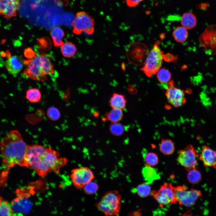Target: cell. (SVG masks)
<instances>
[{
  "instance_id": "d6a6232c",
  "label": "cell",
  "mask_w": 216,
  "mask_h": 216,
  "mask_svg": "<svg viewBox=\"0 0 216 216\" xmlns=\"http://www.w3.org/2000/svg\"><path fill=\"white\" fill-rule=\"evenodd\" d=\"M109 130L110 133L113 135L118 136L122 135L124 130V126L119 122L112 123Z\"/></svg>"
},
{
  "instance_id": "1f68e13d",
  "label": "cell",
  "mask_w": 216,
  "mask_h": 216,
  "mask_svg": "<svg viewBox=\"0 0 216 216\" xmlns=\"http://www.w3.org/2000/svg\"><path fill=\"white\" fill-rule=\"evenodd\" d=\"M151 190V187L149 184L145 182L139 184L137 187L136 192L140 197H145L150 194Z\"/></svg>"
},
{
  "instance_id": "7a4b0ae2",
  "label": "cell",
  "mask_w": 216,
  "mask_h": 216,
  "mask_svg": "<svg viewBox=\"0 0 216 216\" xmlns=\"http://www.w3.org/2000/svg\"><path fill=\"white\" fill-rule=\"evenodd\" d=\"M23 62L27 65L24 74L32 80L43 82L54 72L50 58L44 54L37 55Z\"/></svg>"
},
{
  "instance_id": "d6986e66",
  "label": "cell",
  "mask_w": 216,
  "mask_h": 216,
  "mask_svg": "<svg viewBox=\"0 0 216 216\" xmlns=\"http://www.w3.org/2000/svg\"><path fill=\"white\" fill-rule=\"evenodd\" d=\"M127 102L125 96L122 94L114 93L111 97L109 103L112 108L123 110L126 106Z\"/></svg>"
},
{
  "instance_id": "9a60e30c",
  "label": "cell",
  "mask_w": 216,
  "mask_h": 216,
  "mask_svg": "<svg viewBox=\"0 0 216 216\" xmlns=\"http://www.w3.org/2000/svg\"><path fill=\"white\" fill-rule=\"evenodd\" d=\"M200 44L207 50L216 52V25L208 26L200 35Z\"/></svg>"
},
{
  "instance_id": "9c48e42d",
  "label": "cell",
  "mask_w": 216,
  "mask_h": 216,
  "mask_svg": "<svg viewBox=\"0 0 216 216\" xmlns=\"http://www.w3.org/2000/svg\"><path fill=\"white\" fill-rule=\"evenodd\" d=\"M175 196L180 205L187 207L193 206L197 200L202 195L201 192L193 188L188 190L185 186H179L174 187Z\"/></svg>"
},
{
  "instance_id": "8d00e7d4",
  "label": "cell",
  "mask_w": 216,
  "mask_h": 216,
  "mask_svg": "<svg viewBox=\"0 0 216 216\" xmlns=\"http://www.w3.org/2000/svg\"><path fill=\"white\" fill-rule=\"evenodd\" d=\"M25 54L26 57L29 58H32L35 56L34 51L30 48L26 49L25 51Z\"/></svg>"
},
{
  "instance_id": "6da1fadb",
  "label": "cell",
  "mask_w": 216,
  "mask_h": 216,
  "mask_svg": "<svg viewBox=\"0 0 216 216\" xmlns=\"http://www.w3.org/2000/svg\"><path fill=\"white\" fill-rule=\"evenodd\" d=\"M27 146L16 130L11 131L0 142V151L5 168L3 178L7 176L10 169L16 165L26 167L25 156Z\"/></svg>"
},
{
  "instance_id": "5bb4252c",
  "label": "cell",
  "mask_w": 216,
  "mask_h": 216,
  "mask_svg": "<svg viewBox=\"0 0 216 216\" xmlns=\"http://www.w3.org/2000/svg\"><path fill=\"white\" fill-rule=\"evenodd\" d=\"M127 51V57L130 62L135 64H143L148 55L146 46L141 43H135L130 45Z\"/></svg>"
},
{
  "instance_id": "d4e9b609",
  "label": "cell",
  "mask_w": 216,
  "mask_h": 216,
  "mask_svg": "<svg viewBox=\"0 0 216 216\" xmlns=\"http://www.w3.org/2000/svg\"><path fill=\"white\" fill-rule=\"evenodd\" d=\"M77 48L75 45L71 42H67L61 46V52L63 56L66 58H71L75 54Z\"/></svg>"
},
{
  "instance_id": "74e56055",
  "label": "cell",
  "mask_w": 216,
  "mask_h": 216,
  "mask_svg": "<svg viewBox=\"0 0 216 216\" xmlns=\"http://www.w3.org/2000/svg\"><path fill=\"white\" fill-rule=\"evenodd\" d=\"M208 6V3H205L197 5V8L198 9L206 10L207 9Z\"/></svg>"
},
{
  "instance_id": "277c9868",
  "label": "cell",
  "mask_w": 216,
  "mask_h": 216,
  "mask_svg": "<svg viewBox=\"0 0 216 216\" xmlns=\"http://www.w3.org/2000/svg\"><path fill=\"white\" fill-rule=\"evenodd\" d=\"M67 159L60 157L58 151L50 147L47 148L42 161L40 176H46L52 172L58 173L61 168L67 163Z\"/></svg>"
},
{
  "instance_id": "8992f818",
  "label": "cell",
  "mask_w": 216,
  "mask_h": 216,
  "mask_svg": "<svg viewBox=\"0 0 216 216\" xmlns=\"http://www.w3.org/2000/svg\"><path fill=\"white\" fill-rule=\"evenodd\" d=\"M159 42L157 41L148 54L141 70L148 77L155 74L162 65L164 54L159 47Z\"/></svg>"
},
{
  "instance_id": "e0dca14e",
  "label": "cell",
  "mask_w": 216,
  "mask_h": 216,
  "mask_svg": "<svg viewBox=\"0 0 216 216\" xmlns=\"http://www.w3.org/2000/svg\"><path fill=\"white\" fill-rule=\"evenodd\" d=\"M199 156L205 166L213 167L216 169V151L204 146Z\"/></svg>"
},
{
  "instance_id": "603a6c76",
  "label": "cell",
  "mask_w": 216,
  "mask_h": 216,
  "mask_svg": "<svg viewBox=\"0 0 216 216\" xmlns=\"http://www.w3.org/2000/svg\"><path fill=\"white\" fill-rule=\"evenodd\" d=\"M106 118L112 123L119 122L122 119L123 113L122 110L112 108L109 111L106 113Z\"/></svg>"
},
{
  "instance_id": "484cf974",
  "label": "cell",
  "mask_w": 216,
  "mask_h": 216,
  "mask_svg": "<svg viewBox=\"0 0 216 216\" xmlns=\"http://www.w3.org/2000/svg\"><path fill=\"white\" fill-rule=\"evenodd\" d=\"M172 36L176 41L179 43H182L187 38L188 32L187 29L184 27L179 26L173 30Z\"/></svg>"
},
{
  "instance_id": "7402d4cb",
  "label": "cell",
  "mask_w": 216,
  "mask_h": 216,
  "mask_svg": "<svg viewBox=\"0 0 216 216\" xmlns=\"http://www.w3.org/2000/svg\"><path fill=\"white\" fill-rule=\"evenodd\" d=\"M50 34L55 46H61L64 43L62 39L64 36L63 30L58 26H55L50 30Z\"/></svg>"
},
{
  "instance_id": "f546056e",
  "label": "cell",
  "mask_w": 216,
  "mask_h": 216,
  "mask_svg": "<svg viewBox=\"0 0 216 216\" xmlns=\"http://www.w3.org/2000/svg\"><path fill=\"white\" fill-rule=\"evenodd\" d=\"M0 216H16L10 204L7 201H2L0 204Z\"/></svg>"
},
{
  "instance_id": "836d02e7",
  "label": "cell",
  "mask_w": 216,
  "mask_h": 216,
  "mask_svg": "<svg viewBox=\"0 0 216 216\" xmlns=\"http://www.w3.org/2000/svg\"><path fill=\"white\" fill-rule=\"evenodd\" d=\"M98 188V184L92 180L86 184L82 188L84 192L88 195L94 194L97 191Z\"/></svg>"
},
{
  "instance_id": "4fadbf2b",
  "label": "cell",
  "mask_w": 216,
  "mask_h": 216,
  "mask_svg": "<svg viewBox=\"0 0 216 216\" xmlns=\"http://www.w3.org/2000/svg\"><path fill=\"white\" fill-rule=\"evenodd\" d=\"M166 96L168 102L174 107H179L186 102L184 91L174 86L173 81H170L165 87Z\"/></svg>"
},
{
  "instance_id": "44dd1931",
  "label": "cell",
  "mask_w": 216,
  "mask_h": 216,
  "mask_svg": "<svg viewBox=\"0 0 216 216\" xmlns=\"http://www.w3.org/2000/svg\"><path fill=\"white\" fill-rule=\"evenodd\" d=\"M142 173L145 180L146 181V182L148 184L160 178L156 170L148 165H146L142 169Z\"/></svg>"
},
{
  "instance_id": "4dcf8cb0",
  "label": "cell",
  "mask_w": 216,
  "mask_h": 216,
  "mask_svg": "<svg viewBox=\"0 0 216 216\" xmlns=\"http://www.w3.org/2000/svg\"><path fill=\"white\" fill-rule=\"evenodd\" d=\"M202 178V175L197 169L188 171L187 174V179L189 182L195 184L199 183Z\"/></svg>"
},
{
  "instance_id": "ac0fdd59",
  "label": "cell",
  "mask_w": 216,
  "mask_h": 216,
  "mask_svg": "<svg viewBox=\"0 0 216 216\" xmlns=\"http://www.w3.org/2000/svg\"><path fill=\"white\" fill-rule=\"evenodd\" d=\"M23 62L17 56H14L6 61L5 67L8 72L12 75L18 74L23 68Z\"/></svg>"
},
{
  "instance_id": "f35d334b",
  "label": "cell",
  "mask_w": 216,
  "mask_h": 216,
  "mask_svg": "<svg viewBox=\"0 0 216 216\" xmlns=\"http://www.w3.org/2000/svg\"><path fill=\"white\" fill-rule=\"evenodd\" d=\"M3 201V198H2L0 196V204L1 203V202Z\"/></svg>"
},
{
  "instance_id": "cb8c5ba5",
  "label": "cell",
  "mask_w": 216,
  "mask_h": 216,
  "mask_svg": "<svg viewBox=\"0 0 216 216\" xmlns=\"http://www.w3.org/2000/svg\"><path fill=\"white\" fill-rule=\"evenodd\" d=\"M175 149V144L172 140L168 139L162 140L160 144L159 149L164 154H171L174 152Z\"/></svg>"
},
{
  "instance_id": "5b68a950",
  "label": "cell",
  "mask_w": 216,
  "mask_h": 216,
  "mask_svg": "<svg viewBox=\"0 0 216 216\" xmlns=\"http://www.w3.org/2000/svg\"><path fill=\"white\" fill-rule=\"evenodd\" d=\"M121 196L117 190L106 192L100 200L96 204V207L106 216H116L120 213Z\"/></svg>"
},
{
  "instance_id": "4316f807",
  "label": "cell",
  "mask_w": 216,
  "mask_h": 216,
  "mask_svg": "<svg viewBox=\"0 0 216 216\" xmlns=\"http://www.w3.org/2000/svg\"><path fill=\"white\" fill-rule=\"evenodd\" d=\"M143 152V157L146 165L152 166L158 164V158L155 153L152 152H147L144 150Z\"/></svg>"
},
{
  "instance_id": "d590c367",
  "label": "cell",
  "mask_w": 216,
  "mask_h": 216,
  "mask_svg": "<svg viewBox=\"0 0 216 216\" xmlns=\"http://www.w3.org/2000/svg\"><path fill=\"white\" fill-rule=\"evenodd\" d=\"M144 0H125L127 6L130 8H133L139 5Z\"/></svg>"
},
{
  "instance_id": "2e32d148",
  "label": "cell",
  "mask_w": 216,
  "mask_h": 216,
  "mask_svg": "<svg viewBox=\"0 0 216 216\" xmlns=\"http://www.w3.org/2000/svg\"><path fill=\"white\" fill-rule=\"evenodd\" d=\"M20 0H0V15L8 20L16 15Z\"/></svg>"
},
{
  "instance_id": "83f0119b",
  "label": "cell",
  "mask_w": 216,
  "mask_h": 216,
  "mask_svg": "<svg viewBox=\"0 0 216 216\" xmlns=\"http://www.w3.org/2000/svg\"><path fill=\"white\" fill-rule=\"evenodd\" d=\"M158 81L163 84H167L170 81L171 77V73L165 68L160 69L156 73Z\"/></svg>"
},
{
  "instance_id": "30bf717a",
  "label": "cell",
  "mask_w": 216,
  "mask_h": 216,
  "mask_svg": "<svg viewBox=\"0 0 216 216\" xmlns=\"http://www.w3.org/2000/svg\"><path fill=\"white\" fill-rule=\"evenodd\" d=\"M199 156L196 149L191 145H189L179 152L177 160L189 171L197 169L196 158Z\"/></svg>"
},
{
  "instance_id": "52a82bcc",
  "label": "cell",
  "mask_w": 216,
  "mask_h": 216,
  "mask_svg": "<svg viewBox=\"0 0 216 216\" xmlns=\"http://www.w3.org/2000/svg\"><path fill=\"white\" fill-rule=\"evenodd\" d=\"M47 148L34 144L28 145L25 156L26 167L33 170L40 176L42 158Z\"/></svg>"
},
{
  "instance_id": "7c38bea8",
  "label": "cell",
  "mask_w": 216,
  "mask_h": 216,
  "mask_svg": "<svg viewBox=\"0 0 216 216\" xmlns=\"http://www.w3.org/2000/svg\"><path fill=\"white\" fill-rule=\"evenodd\" d=\"M152 194L161 205H170L177 202L174 193V187L169 183L164 184L158 191L153 190Z\"/></svg>"
},
{
  "instance_id": "ffe728a7",
  "label": "cell",
  "mask_w": 216,
  "mask_h": 216,
  "mask_svg": "<svg viewBox=\"0 0 216 216\" xmlns=\"http://www.w3.org/2000/svg\"><path fill=\"white\" fill-rule=\"evenodd\" d=\"M180 22L182 26L187 29H190L196 26V18L193 13L186 12L181 16Z\"/></svg>"
},
{
  "instance_id": "ba28073f",
  "label": "cell",
  "mask_w": 216,
  "mask_h": 216,
  "mask_svg": "<svg viewBox=\"0 0 216 216\" xmlns=\"http://www.w3.org/2000/svg\"><path fill=\"white\" fill-rule=\"evenodd\" d=\"M72 26L73 32L76 35L85 32L88 35H91L94 32V20L85 11H80L76 13Z\"/></svg>"
},
{
  "instance_id": "e575fe53",
  "label": "cell",
  "mask_w": 216,
  "mask_h": 216,
  "mask_svg": "<svg viewBox=\"0 0 216 216\" xmlns=\"http://www.w3.org/2000/svg\"><path fill=\"white\" fill-rule=\"evenodd\" d=\"M47 115L49 118L53 121L59 119L60 117V113L58 109L53 107L49 108L47 111Z\"/></svg>"
},
{
  "instance_id": "8fae6325",
  "label": "cell",
  "mask_w": 216,
  "mask_h": 216,
  "mask_svg": "<svg viewBox=\"0 0 216 216\" xmlns=\"http://www.w3.org/2000/svg\"><path fill=\"white\" fill-rule=\"evenodd\" d=\"M94 178L93 172L87 167L76 168L71 171L70 178L72 184L77 189L82 188L86 184Z\"/></svg>"
},
{
  "instance_id": "f1b7e54d",
  "label": "cell",
  "mask_w": 216,
  "mask_h": 216,
  "mask_svg": "<svg viewBox=\"0 0 216 216\" xmlns=\"http://www.w3.org/2000/svg\"><path fill=\"white\" fill-rule=\"evenodd\" d=\"M26 98L31 102L37 103L41 99V93L38 89L31 88L26 92Z\"/></svg>"
},
{
  "instance_id": "3957f363",
  "label": "cell",
  "mask_w": 216,
  "mask_h": 216,
  "mask_svg": "<svg viewBox=\"0 0 216 216\" xmlns=\"http://www.w3.org/2000/svg\"><path fill=\"white\" fill-rule=\"evenodd\" d=\"M35 184H31L16 190V196L10 203L16 216L26 215L31 211L33 206L31 198L36 192Z\"/></svg>"
}]
</instances>
